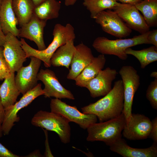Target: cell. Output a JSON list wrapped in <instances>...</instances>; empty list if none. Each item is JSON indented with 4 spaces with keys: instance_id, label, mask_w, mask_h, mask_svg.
<instances>
[{
    "instance_id": "obj_35",
    "label": "cell",
    "mask_w": 157,
    "mask_h": 157,
    "mask_svg": "<svg viewBox=\"0 0 157 157\" xmlns=\"http://www.w3.org/2000/svg\"><path fill=\"white\" fill-rule=\"evenodd\" d=\"M6 35L4 33L0 21V46L3 47L6 40Z\"/></svg>"
},
{
    "instance_id": "obj_20",
    "label": "cell",
    "mask_w": 157,
    "mask_h": 157,
    "mask_svg": "<svg viewBox=\"0 0 157 157\" xmlns=\"http://www.w3.org/2000/svg\"><path fill=\"white\" fill-rule=\"evenodd\" d=\"M106 60L104 55L102 54L94 57L91 62L74 80L76 85L78 86L85 88L88 83L102 70Z\"/></svg>"
},
{
    "instance_id": "obj_43",
    "label": "cell",
    "mask_w": 157,
    "mask_h": 157,
    "mask_svg": "<svg viewBox=\"0 0 157 157\" xmlns=\"http://www.w3.org/2000/svg\"><path fill=\"white\" fill-rule=\"evenodd\" d=\"M3 0H0V11L1 9V6Z\"/></svg>"
},
{
    "instance_id": "obj_8",
    "label": "cell",
    "mask_w": 157,
    "mask_h": 157,
    "mask_svg": "<svg viewBox=\"0 0 157 157\" xmlns=\"http://www.w3.org/2000/svg\"><path fill=\"white\" fill-rule=\"evenodd\" d=\"M50 106L51 112L62 116L69 122L76 123L84 129H87L90 125L97 122V118L95 115L81 113L76 107L71 106L60 99H51Z\"/></svg>"
},
{
    "instance_id": "obj_25",
    "label": "cell",
    "mask_w": 157,
    "mask_h": 157,
    "mask_svg": "<svg viewBox=\"0 0 157 157\" xmlns=\"http://www.w3.org/2000/svg\"><path fill=\"white\" fill-rule=\"evenodd\" d=\"M135 6L142 13L147 25L157 26V0H142Z\"/></svg>"
},
{
    "instance_id": "obj_1",
    "label": "cell",
    "mask_w": 157,
    "mask_h": 157,
    "mask_svg": "<svg viewBox=\"0 0 157 157\" xmlns=\"http://www.w3.org/2000/svg\"><path fill=\"white\" fill-rule=\"evenodd\" d=\"M124 87L122 80L114 83L111 90L96 102L81 108L82 112L95 115L99 122L117 118L123 112Z\"/></svg>"
},
{
    "instance_id": "obj_9",
    "label": "cell",
    "mask_w": 157,
    "mask_h": 157,
    "mask_svg": "<svg viewBox=\"0 0 157 157\" xmlns=\"http://www.w3.org/2000/svg\"><path fill=\"white\" fill-rule=\"evenodd\" d=\"M94 19L104 32L119 38L129 36L132 31L112 10L107 9L101 12Z\"/></svg>"
},
{
    "instance_id": "obj_17",
    "label": "cell",
    "mask_w": 157,
    "mask_h": 157,
    "mask_svg": "<svg viewBox=\"0 0 157 157\" xmlns=\"http://www.w3.org/2000/svg\"><path fill=\"white\" fill-rule=\"evenodd\" d=\"M90 48L82 43L75 46L71 68L67 78L74 80L94 58Z\"/></svg>"
},
{
    "instance_id": "obj_16",
    "label": "cell",
    "mask_w": 157,
    "mask_h": 157,
    "mask_svg": "<svg viewBox=\"0 0 157 157\" xmlns=\"http://www.w3.org/2000/svg\"><path fill=\"white\" fill-rule=\"evenodd\" d=\"M47 22V20L41 19L33 14L30 20L20 27L19 37L33 41L39 50L45 49L47 47L44 39V32Z\"/></svg>"
},
{
    "instance_id": "obj_40",
    "label": "cell",
    "mask_w": 157,
    "mask_h": 157,
    "mask_svg": "<svg viewBox=\"0 0 157 157\" xmlns=\"http://www.w3.org/2000/svg\"><path fill=\"white\" fill-rule=\"evenodd\" d=\"M150 76L152 77H154L155 79H157V72L154 71L152 72L150 74Z\"/></svg>"
},
{
    "instance_id": "obj_14",
    "label": "cell",
    "mask_w": 157,
    "mask_h": 157,
    "mask_svg": "<svg viewBox=\"0 0 157 157\" xmlns=\"http://www.w3.org/2000/svg\"><path fill=\"white\" fill-rule=\"evenodd\" d=\"M151 127L150 119L144 115L132 113L122 131L123 136L129 140L145 139L148 138Z\"/></svg>"
},
{
    "instance_id": "obj_12",
    "label": "cell",
    "mask_w": 157,
    "mask_h": 157,
    "mask_svg": "<svg viewBox=\"0 0 157 157\" xmlns=\"http://www.w3.org/2000/svg\"><path fill=\"white\" fill-rule=\"evenodd\" d=\"M6 35L3 47L4 57L10 66L11 72H15L23 66L26 60V55L20 40L10 33Z\"/></svg>"
},
{
    "instance_id": "obj_6",
    "label": "cell",
    "mask_w": 157,
    "mask_h": 157,
    "mask_svg": "<svg viewBox=\"0 0 157 157\" xmlns=\"http://www.w3.org/2000/svg\"><path fill=\"white\" fill-rule=\"evenodd\" d=\"M119 73L122 78L124 87V106L123 113L127 124L132 115V106L134 95L140 84V76L132 66L124 65Z\"/></svg>"
},
{
    "instance_id": "obj_5",
    "label": "cell",
    "mask_w": 157,
    "mask_h": 157,
    "mask_svg": "<svg viewBox=\"0 0 157 157\" xmlns=\"http://www.w3.org/2000/svg\"><path fill=\"white\" fill-rule=\"evenodd\" d=\"M70 122L64 117L52 112L40 110L32 118L31 124L56 133L61 142L67 144L70 142L71 128Z\"/></svg>"
},
{
    "instance_id": "obj_28",
    "label": "cell",
    "mask_w": 157,
    "mask_h": 157,
    "mask_svg": "<svg viewBox=\"0 0 157 157\" xmlns=\"http://www.w3.org/2000/svg\"><path fill=\"white\" fill-rule=\"evenodd\" d=\"M146 97L153 108L157 109V79L152 81L146 92Z\"/></svg>"
},
{
    "instance_id": "obj_10",
    "label": "cell",
    "mask_w": 157,
    "mask_h": 157,
    "mask_svg": "<svg viewBox=\"0 0 157 157\" xmlns=\"http://www.w3.org/2000/svg\"><path fill=\"white\" fill-rule=\"evenodd\" d=\"M31 61L26 66H22L17 72L15 76L16 85L22 95L31 90L38 84V73L42 61L33 57H30Z\"/></svg>"
},
{
    "instance_id": "obj_39",
    "label": "cell",
    "mask_w": 157,
    "mask_h": 157,
    "mask_svg": "<svg viewBox=\"0 0 157 157\" xmlns=\"http://www.w3.org/2000/svg\"><path fill=\"white\" fill-rule=\"evenodd\" d=\"M35 6L44 1L45 0H31Z\"/></svg>"
},
{
    "instance_id": "obj_41",
    "label": "cell",
    "mask_w": 157,
    "mask_h": 157,
    "mask_svg": "<svg viewBox=\"0 0 157 157\" xmlns=\"http://www.w3.org/2000/svg\"><path fill=\"white\" fill-rule=\"evenodd\" d=\"M4 57L3 53V48L0 46V58Z\"/></svg>"
},
{
    "instance_id": "obj_11",
    "label": "cell",
    "mask_w": 157,
    "mask_h": 157,
    "mask_svg": "<svg viewBox=\"0 0 157 157\" xmlns=\"http://www.w3.org/2000/svg\"><path fill=\"white\" fill-rule=\"evenodd\" d=\"M37 77L38 80L42 81L44 85L43 90L45 98L52 97L60 99H75L71 92L61 85L53 71L41 69L38 73Z\"/></svg>"
},
{
    "instance_id": "obj_21",
    "label": "cell",
    "mask_w": 157,
    "mask_h": 157,
    "mask_svg": "<svg viewBox=\"0 0 157 157\" xmlns=\"http://www.w3.org/2000/svg\"><path fill=\"white\" fill-rule=\"evenodd\" d=\"M74 41H68L56 50L50 59L51 65L54 67H65L69 69L75 51Z\"/></svg>"
},
{
    "instance_id": "obj_22",
    "label": "cell",
    "mask_w": 157,
    "mask_h": 157,
    "mask_svg": "<svg viewBox=\"0 0 157 157\" xmlns=\"http://www.w3.org/2000/svg\"><path fill=\"white\" fill-rule=\"evenodd\" d=\"M15 73L12 72L0 86V97L4 109L14 104L21 93L15 83Z\"/></svg>"
},
{
    "instance_id": "obj_36",
    "label": "cell",
    "mask_w": 157,
    "mask_h": 157,
    "mask_svg": "<svg viewBox=\"0 0 157 157\" xmlns=\"http://www.w3.org/2000/svg\"><path fill=\"white\" fill-rule=\"evenodd\" d=\"M5 114V109L0 97V124H2Z\"/></svg>"
},
{
    "instance_id": "obj_7",
    "label": "cell",
    "mask_w": 157,
    "mask_h": 157,
    "mask_svg": "<svg viewBox=\"0 0 157 157\" xmlns=\"http://www.w3.org/2000/svg\"><path fill=\"white\" fill-rule=\"evenodd\" d=\"M44 92L40 83H38L33 88L27 92L15 103L5 109V114L1 124L3 134L8 135L14 123L18 122L19 117L17 115L19 111L27 106L38 97L44 95Z\"/></svg>"
},
{
    "instance_id": "obj_23",
    "label": "cell",
    "mask_w": 157,
    "mask_h": 157,
    "mask_svg": "<svg viewBox=\"0 0 157 157\" xmlns=\"http://www.w3.org/2000/svg\"><path fill=\"white\" fill-rule=\"evenodd\" d=\"M61 3L56 0H45L35 7L33 14L39 18L47 21L59 16Z\"/></svg>"
},
{
    "instance_id": "obj_13",
    "label": "cell",
    "mask_w": 157,
    "mask_h": 157,
    "mask_svg": "<svg viewBox=\"0 0 157 157\" xmlns=\"http://www.w3.org/2000/svg\"><path fill=\"white\" fill-rule=\"evenodd\" d=\"M112 10L131 29L138 32L141 34L149 31L150 27L135 6L119 3Z\"/></svg>"
},
{
    "instance_id": "obj_33",
    "label": "cell",
    "mask_w": 157,
    "mask_h": 157,
    "mask_svg": "<svg viewBox=\"0 0 157 157\" xmlns=\"http://www.w3.org/2000/svg\"><path fill=\"white\" fill-rule=\"evenodd\" d=\"M42 129L44 132L46 137V140L45 141V151L44 154V156L53 157L51 152L49 145L47 130H44L43 128Z\"/></svg>"
},
{
    "instance_id": "obj_32",
    "label": "cell",
    "mask_w": 157,
    "mask_h": 157,
    "mask_svg": "<svg viewBox=\"0 0 157 157\" xmlns=\"http://www.w3.org/2000/svg\"><path fill=\"white\" fill-rule=\"evenodd\" d=\"M147 39L150 44H153L157 47V29L149 31Z\"/></svg>"
},
{
    "instance_id": "obj_42",
    "label": "cell",
    "mask_w": 157,
    "mask_h": 157,
    "mask_svg": "<svg viewBox=\"0 0 157 157\" xmlns=\"http://www.w3.org/2000/svg\"><path fill=\"white\" fill-rule=\"evenodd\" d=\"M3 132L1 128V124H0V138L3 135Z\"/></svg>"
},
{
    "instance_id": "obj_19",
    "label": "cell",
    "mask_w": 157,
    "mask_h": 157,
    "mask_svg": "<svg viewBox=\"0 0 157 157\" xmlns=\"http://www.w3.org/2000/svg\"><path fill=\"white\" fill-rule=\"evenodd\" d=\"M12 0H3L0 11V21L2 30L6 35L10 33L19 37L18 21L13 9Z\"/></svg>"
},
{
    "instance_id": "obj_29",
    "label": "cell",
    "mask_w": 157,
    "mask_h": 157,
    "mask_svg": "<svg viewBox=\"0 0 157 157\" xmlns=\"http://www.w3.org/2000/svg\"><path fill=\"white\" fill-rule=\"evenodd\" d=\"M11 73L10 66L4 58H0V80L8 77Z\"/></svg>"
},
{
    "instance_id": "obj_34",
    "label": "cell",
    "mask_w": 157,
    "mask_h": 157,
    "mask_svg": "<svg viewBox=\"0 0 157 157\" xmlns=\"http://www.w3.org/2000/svg\"><path fill=\"white\" fill-rule=\"evenodd\" d=\"M121 2L122 3L135 6L142 0H116Z\"/></svg>"
},
{
    "instance_id": "obj_4",
    "label": "cell",
    "mask_w": 157,
    "mask_h": 157,
    "mask_svg": "<svg viewBox=\"0 0 157 157\" xmlns=\"http://www.w3.org/2000/svg\"><path fill=\"white\" fill-rule=\"evenodd\" d=\"M126 124L123 112L117 118L94 123L87 129L88 134L86 140L90 142L102 141L109 146L122 138V133Z\"/></svg>"
},
{
    "instance_id": "obj_24",
    "label": "cell",
    "mask_w": 157,
    "mask_h": 157,
    "mask_svg": "<svg viewBox=\"0 0 157 157\" xmlns=\"http://www.w3.org/2000/svg\"><path fill=\"white\" fill-rule=\"evenodd\" d=\"M12 5L20 27L30 20L35 7L31 0H12Z\"/></svg>"
},
{
    "instance_id": "obj_38",
    "label": "cell",
    "mask_w": 157,
    "mask_h": 157,
    "mask_svg": "<svg viewBox=\"0 0 157 157\" xmlns=\"http://www.w3.org/2000/svg\"><path fill=\"white\" fill-rule=\"evenodd\" d=\"M78 0H65V4L66 6L74 5Z\"/></svg>"
},
{
    "instance_id": "obj_18",
    "label": "cell",
    "mask_w": 157,
    "mask_h": 157,
    "mask_svg": "<svg viewBox=\"0 0 157 157\" xmlns=\"http://www.w3.org/2000/svg\"><path fill=\"white\" fill-rule=\"evenodd\" d=\"M110 149L123 157H156L157 143L153 142L150 147L146 148L131 147L124 139L121 138L109 146Z\"/></svg>"
},
{
    "instance_id": "obj_31",
    "label": "cell",
    "mask_w": 157,
    "mask_h": 157,
    "mask_svg": "<svg viewBox=\"0 0 157 157\" xmlns=\"http://www.w3.org/2000/svg\"><path fill=\"white\" fill-rule=\"evenodd\" d=\"M10 151L0 142V157H19Z\"/></svg>"
},
{
    "instance_id": "obj_2",
    "label": "cell",
    "mask_w": 157,
    "mask_h": 157,
    "mask_svg": "<svg viewBox=\"0 0 157 157\" xmlns=\"http://www.w3.org/2000/svg\"><path fill=\"white\" fill-rule=\"evenodd\" d=\"M53 35V39L51 44L45 49L41 51L32 48L24 39L21 38L22 47L26 53L27 58L31 56L36 57L44 62L46 67H50L51 66V57L56 50L68 41L74 40L76 38L74 27L69 23L65 26L56 24L54 26Z\"/></svg>"
},
{
    "instance_id": "obj_37",
    "label": "cell",
    "mask_w": 157,
    "mask_h": 157,
    "mask_svg": "<svg viewBox=\"0 0 157 157\" xmlns=\"http://www.w3.org/2000/svg\"><path fill=\"white\" fill-rule=\"evenodd\" d=\"M43 156H44L40 154V151L39 150H36L24 157H41Z\"/></svg>"
},
{
    "instance_id": "obj_26",
    "label": "cell",
    "mask_w": 157,
    "mask_h": 157,
    "mask_svg": "<svg viewBox=\"0 0 157 157\" xmlns=\"http://www.w3.org/2000/svg\"><path fill=\"white\" fill-rule=\"evenodd\" d=\"M125 52L127 55H131L136 58L142 69L157 60V47L154 46L140 50H134L129 47L126 50Z\"/></svg>"
},
{
    "instance_id": "obj_27",
    "label": "cell",
    "mask_w": 157,
    "mask_h": 157,
    "mask_svg": "<svg viewBox=\"0 0 157 157\" xmlns=\"http://www.w3.org/2000/svg\"><path fill=\"white\" fill-rule=\"evenodd\" d=\"M119 3L116 0H83V4L90 12L91 18L94 19L101 12L112 10Z\"/></svg>"
},
{
    "instance_id": "obj_15",
    "label": "cell",
    "mask_w": 157,
    "mask_h": 157,
    "mask_svg": "<svg viewBox=\"0 0 157 157\" xmlns=\"http://www.w3.org/2000/svg\"><path fill=\"white\" fill-rule=\"evenodd\" d=\"M117 74L115 69L107 67L101 70L88 83L85 88L89 90L92 98L104 96L112 90V82Z\"/></svg>"
},
{
    "instance_id": "obj_3",
    "label": "cell",
    "mask_w": 157,
    "mask_h": 157,
    "mask_svg": "<svg viewBox=\"0 0 157 157\" xmlns=\"http://www.w3.org/2000/svg\"><path fill=\"white\" fill-rule=\"evenodd\" d=\"M149 31L128 39L110 40L104 37H99L94 40L92 46L101 54L115 55L125 60L128 57L125 52L127 48L139 44H150L147 39Z\"/></svg>"
},
{
    "instance_id": "obj_30",
    "label": "cell",
    "mask_w": 157,
    "mask_h": 157,
    "mask_svg": "<svg viewBox=\"0 0 157 157\" xmlns=\"http://www.w3.org/2000/svg\"><path fill=\"white\" fill-rule=\"evenodd\" d=\"M151 122V127L148 138L157 143V117L153 119Z\"/></svg>"
}]
</instances>
